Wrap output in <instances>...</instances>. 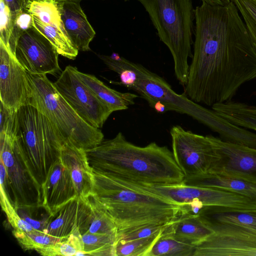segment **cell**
<instances>
[{
  "label": "cell",
  "instance_id": "1",
  "mask_svg": "<svg viewBox=\"0 0 256 256\" xmlns=\"http://www.w3.org/2000/svg\"><path fill=\"white\" fill-rule=\"evenodd\" d=\"M194 52L184 93L212 106L231 100L245 83L256 78V50L235 4L194 9Z\"/></svg>",
  "mask_w": 256,
  "mask_h": 256
},
{
  "label": "cell",
  "instance_id": "2",
  "mask_svg": "<svg viewBox=\"0 0 256 256\" xmlns=\"http://www.w3.org/2000/svg\"><path fill=\"white\" fill-rule=\"evenodd\" d=\"M85 151L93 170L124 183L168 186L182 183L184 179L166 146L155 142L138 146L121 132Z\"/></svg>",
  "mask_w": 256,
  "mask_h": 256
},
{
  "label": "cell",
  "instance_id": "3",
  "mask_svg": "<svg viewBox=\"0 0 256 256\" xmlns=\"http://www.w3.org/2000/svg\"><path fill=\"white\" fill-rule=\"evenodd\" d=\"M93 172L92 194L114 222L118 234L146 226L168 225L184 210L183 205Z\"/></svg>",
  "mask_w": 256,
  "mask_h": 256
},
{
  "label": "cell",
  "instance_id": "4",
  "mask_svg": "<svg viewBox=\"0 0 256 256\" xmlns=\"http://www.w3.org/2000/svg\"><path fill=\"white\" fill-rule=\"evenodd\" d=\"M99 58L118 74L120 81L118 84L136 92L157 112L174 111L186 114L206 125L212 110L194 102L184 92L177 94L160 76L116 52L110 56L100 55Z\"/></svg>",
  "mask_w": 256,
  "mask_h": 256
},
{
  "label": "cell",
  "instance_id": "5",
  "mask_svg": "<svg viewBox=\"0 0 256 256\" xmlns=\"http://www.w3.org/2000/svg\"><path fill=\"white\" fill-rule=\"evenodd\" d=\"M148 14L160 41L169 49L174 62V74L185 86L192 58L194 9L192 0H138Z\"/></svg>",
  "mask_w": 256,
  "mask_h": 256
},
{
  "label": "cell",
  "instance_id": "6",
  "mask_svg": "<svg viewBox=\"0 0 256 256\" xmlns=\"http://www.w3.org/2000/svg\"><path fill=\"white\" fill-rule=\"evenodd\" d=\"M32 94L28 104L36 108L58 129L66 142L87 150L99 145L104 135L86 122L58 92L46 74L28 72Z\"/></svg>",
  "mask_w": 256,
  "mask_h": 256
},
{
  "label": "cell",
  "instance_id": "7",
  "mask_svg": "<svg viewBox=\"0 0 256 256\" xmlns=\"http://www.w3.org/2000/svg\"><path fill=\"white\" fill-rule=\"evenodd\" d=\"M18 114V136L32 172L42 186L50 168L59 158L66 141L54 125L33 106H22Z\"/></svg>",
  "mask_w": 256,
  "mask_h": 256
},
{
  "label": "cell",
  "instance_id": "8",
  "mask_svg": "<svg viewBox=\"0 0 256 256\" xmlns=\"http://www.w3.org/2000/svg\"><path fill=\"white\" fill-rule=\"evenodd\" d=\"M0 185L14 208L42 206V186L29 164L20 138L0 135Z\"/></svg>",
  "mask_w": 256,
  "mask_h": 256
},
{
  "label": "cell",
  "instance_id": "9",
  "mask_svg": "<svg viewBox=\"0 0 256 256\" xmlns=\"http://www.w3.org/2000/svg\"><path fill=\"white\" fill-rule=\"evenodd\" d=\"M122 183L160 196L180 205L199 202L204 206H209L208 210L212 212H256V201L242 194L223 189L190 186L184 182L168 186Z\"/></svg>",
  "mask_w": 256,
  "mask_h": 256
},
{
  "label": "cell",
  "instance_id": "10",
  "mask_svg": "<svg viewBox=\"0 0 256 256\" xmlns=\"http://www.w3.org/2000/svg\"><path fill=\"white\" fill-rule=\"evenodd\" d=\"M172 152L184 178L212 172L218 164L220 156L212 135L206 136L184 130L180 126L170 130Z\"/></svg>",
  "mask_w": 256,
  "mask_h": 256
},
{
  "label": "cell",
  "instance_id": "11",
  "mask_svg": "<svg viewBox=\"0 0 256 256\" xmlns=\"http://www.w3.org/2000/svg\"><path fill=\"white\" fill-rule=\"evenodd\" d=\"M200 220L212 232L195 246L193 256H256V231Z\"/></svg>",
  "mask_w": 256,
  "mask_h": 256
},
{
  "label": "cell",
  "instance_id": "12",
  "mask_svg": "<svg viewBox=\"0 0 256 256\" xmlns=\"http://www.w3.org/2000/svg\"><path fill=\"white\" fill-rule=\"evenodd\" d=\"M76 68L66 66L53 84L76 112L88 124L102 127L113 112L80 80Z\"/></svg>",
  "mask_w": 256,
  "mask_h": 256
},
{
  "label": "cell",
  "instance_id": "13",
  "mask_svg": "<svg viewBox=\"0 0 256 256\" xmlns=\"http://www.w3.org/2000/svg\"><path fill=\"white\" fill-rule=\"evenodd\" d=\"M58 53L50 41L33 26L19 36L14 56L22 66L32 74H54L60 70Z\"/></svg>",
  "mask_w": 256,
  "mask_h": 256
},
{
  "label": "cell",
  "instance_id": "14",
  "mask_svg": "<svg viewBox=\"0 0 256 256\" xmlns=\"http://www.w3.org/2000/svg\"><path fill=\"white\" fill-rule=\"evenodd\" d=\"M32 94L28 72L0 41V102L11 112L28 104Z\"/></svg>",
  "mask_w": 256,
  "mask_h": 256
},
{
  "label": "cell",
  "instance_id": "15",
  "mask_svg": "<svg viewBox=\"0 0 256 256\" xmlns=\"http://www.w3.org/2000/svg\"><path fill=\"white\" fill-rule=\"evenodd\" d=\"M212 139L220 160L210 173L256 184V149L226 142L213 136Z\"/></svg>",
  "mask_w": 256,
  "mask_h": 256
},
{
  "label": "cell",
  "instance_id": "16",
  "mask_svg": "<svg viewBox=\"0 0 256 256\" xmlns=\"http://www.w3.org/2000/svg\"><path fill=\"white\" fill-rule=\"evenodd\" d=\"M77 196L70 174L59 158L50 168L42 184V206L54 216Z\"/></svg>",
  "mask_w": 256,
  "mask_h": 256
},
{
  "label": "cell",
  "instance_id": "17",
  "mask_svg": "<svg viewBox=\"0 0 256 256\" xmlns=\"http://www.w3.org/2000/svg\"><path fill=\"white\" fill-rule=\"evenodd\" d=\"M90 208L88 198L77 196L52 216L44 232L58 238L87 231Z\"/></svg>",
  "mask_w": 256,
  "mask_h": 256
},
{
  "label": "cell",
  "instance_id": "18",
  "mask_svg": "<svg viewBox=\"0 0 256 256\" xmlns=\"http://www.w3.org/2000/svg\"><path fill=\"white\" fill-rule=\"evenodd\" d=\"M60 158L70 174L78 196L86 198L92 194L94 172L85 150L65 142Z\"/></svg>",
  "mask_w": 256,
  "mask_h": 256
},
{
  "label": "cell",
  "instance_id": "19",
  "mask_svg": "<svg viewBox=\"0 0 256 256\" xmlns=\"http://www.w3.org/2000/svg\"><path fill=\"white\" fill-rule=\"evenodd\" d=\"M61 18L64 30L78 51L90 50V43L96 32L82 10L80 1L60 2Z\"/></svg>",
  "mask_w": 256,
  "mask_h": 256
},
{
  "label": "cell",
  "instance_id": "20",
  "mask_svg": "<svg viewBox=\"0 0 256 256\" xmlns=\"http://www.w3.org/2000/svg\"><path fill=\"white\" fill-rule=\"evenodd\" d=\"M212 232L198 214L185 211L168 225L162 233L182 242L196 246Z\"/></svg>",
  "mask_w": 256,
  "mask_h": 256
},
{
  "label": "cell",
  "instance_id": "21",
  "mask_svg": "<svg viewBox=\"0 0 256 256\" xmlns=\"http://www.w3.org/2000/svg\"><path fill=\"white\" fill-rule=\"evenodd\" d=\"M76 72L98 98L112 112L127 110L134 104L135 100L138 97L134 94L122 92L112 89L93 75L82 72L78 69Z\"/></svg>",
  "mask_w": 256,
  "mask_h": 256
},
{
  "label": "cell",
  "instance_id": "22",
  "mask_svg": "<svg viewBox=\"0 0 256 256\" xmlns=\"http://www.w3.org/2000/svg\"><path fill=\"white\" fill-rule=\"evenodd\" d=\"M183 182L190 186L232 191L256 202V184L238 178L209 173L184 178Z\"/></svg>",
  "mask_w": 256,
  "mask_h": 256
},
{
  "label": "cell",
  "instance_id": "23",
  "mask_svg": "<svg viewBox=\"0 0 256 256\" xmlns=\"http://www.w3.org/2000/svg\"><path fill=\"white\" fill-rule=\"evenodd\" d=\"M212 109L231 123L256 131V106L230 100L212 106Z\"/></svg>",
  "mask_w": 256,
  "mask_h": 256
},
{
  "label": "cell",
  "instance_id": "24",
  "mask_svg": "<svg viewBox=\"0 0 256 256\" xmlns=\"http://www.w3.org/2000/svg\"><path fill=\"white\" fill-rule=\"evenodd\" d=\"M32 16L33 26L50 41L59 54L70 60L76 58L78 50L73 45L66 32L42 22L34 15Z\"/></svg>",
  "mask_w": 256,
  "mask_h": 256
},
{
  "label": "cell",
  "instance_id": "25",
  "mask_svg": "<svg viewBox=\"0 0 256 256\" xmlns=\"http://www.w3.org/2000/svg\"><path fill=\"white\" fill-rule=\"evenodd\" d=\"M26 11L36 16L42 22L66 32L61 18L60 2L56 0H29Z\"/></svg>",
  "mask_w": 256,
  "mask_h": 256
},
{
  "label": "cell",
  "instance_id": "26",
  "mask_svg": "<svg viewBox=\"0 0 256 256\" xmlns=\"http://www.w3.org/2000/svg\"><path fill=\"white\" fill-rule=\"evenodd\" d=\"M118 234H92L81 236L86 256H116L114 244Z\"/></svg>",
  "mask_w": 256,
  "mask_h": 256
},
{
  "label": "cell",
  "instance_id": "27",
  "mask_svg": "<svg viewBox=\"0 0 256 256\" xmlns=\"http://www.w3.org/2000/svg\"><path fill=\"white\" fill-rule=\"evenodd\" d=\"M87 198L90 208V214L86 232L118 234L116 226L100 204L92 194Z\"/></svg>",
  "mask_w": 256,
  "mask_h": 256
},
{
  "label": "cell",
  "instance_id": "28",
  "mask_svg": "<svg viewBox=\"0 0 256 256\" xmlns=\"http://www.w3.org/2000/svg\"><path fill=\"white\" fill-rule=\"evenodd\" d=\"M198 215L201 219L237 225L256 232V212H211L202 209Z\"/></svg>",
  "mask_w": 256,
  "mask_h": 256
},
{
  "label": "cell",
  "instance_id": "29",
  "mask_svg": "<svg viewBox=\"0 0 256 256\" xmlns=\"http://www.w3.org/2000/svg\"><path fill=\"white\" fill-rule=\"evenodd\" d=\"M162 232L148 256H193L194 246L176 240Z\"/></svg>",
  "mask_w": 256,
  "mask_h": 256
},
{
  "label": "cell",
  "instance_id": "30",
  "mask_svg": "<svg viewBox=\"0 0 256 256\" xmlns=\"http://www.w3.org/2000/svg\"><path fill=\"white\" fill-rule=\"evenodd\" d=\"M12 234L24 250L36 252L46 246L64 241L68 238L54 236L35 229L28 232L14 229Z\"/></svg>",
  "mask_w": 256,
  "mask_h": 256
},
{
  "label": "cell",
  "instance_id": "31",
  "mask_svg": "<svg viewBox=\"0 0 256 256\" xmlns=\"http://www.w3.org/2000/svg\"><path fill=\"white\" fill-rule=\"evenodd\" d=\"M163 231L144 238L127 241L117 240L114 244L116 256H148Z\"/></svg>",
  "mask_w": 256,
  "mask_h": 256
},
{
  "label": "cell",
  "instance_id": "32",
  "mask_svg": "<svg viewBox=\"0 0 256 256\" xmlns=\"http://www.w3.org/2000/svg\"><path fill=\"white\" fill-rule=\"evenodd\" d=\"M81 236L80 234H72L66 240L46 246L37 252L42 256H75L78 252L83 250Z\"/></svg>",
  "mask_w": 256,
  "mask_h": 256
},
{
  "label": "cell",
  "instance_id": "33",
  "mask_svg": "<svg viewBox=\"0 0 256 256\" xmlns=\"http://www.w3.org/2000/svg\"><path fill=\"white\" fill-rule=\"evenodd\" d=\"M240 12L256 50V0H230Z\"/></svg>",
  "mask_w": 256,
  "mask_h": 256
},
{
  "label": "cell",
  "instance_id": "34",
  "mask_svg": "<svg viewBox=\"0 0 256 256\" xmlns=\"http://www.w3.org/2000/svg\"><path fill=\"white\" fill-rule=\"evenodd\" d=\"M0 203L2 210L6 214L8 221L14 229H18L25 232L32 231L34 228L18 214L8 197L5 188L0 185Z\"/></svg>",
  "mask_w": 256,
  "mask_h": 256
},
{
  "label": "cell",
  "instance_id": "35",
  "mask_svg": "<svg viewBox=\"0 0 256 256\" xmlns=\"http://www.w3.org/2000/svg\"><path fill=\"white\" fill-rule=\"evenodd\" d=\"M0 135L17 136L19 129L18 112H11L0 102Z\"/></svg>",
  "mask_w": 256,
  "mask_h": 256
},
{
  "label": "cell",
  "instance_id": "36",
  "mask_svg": "<svg viewBox=\"0 0 256 256\" xmlns=\"http://www.w3.org/2000/svg\"><path fill=\"white\" fill-rule=\"evenodd\" d=\"M0 41L9 50V43L15 18L12 16L9 8L3 0H0Z\"/></svg>",
  "mask_w": 256,
  "mask_h": 256
},
{
  "label": "cell",
  "instance_id": "37",
  "mask_svg": "<svg viewBox=\"0 0 256 256\" xmlns=\"http://www.w3.org/2000/svg\"><path fill=\"white\" fill-rule=\"evenodd\" d=\"M166 226L150 225L118 234L117 240L124 241L147 238L162 232Z\"/></svg>",
  "mask_w": 256,
  "mask_h": 256
},
{
  "label": "cell",
  "instance_id": "38",
  "mask_svg": "<svg viewBox=\"0 0 256 256\" xmlns=\"http://www.w3.org/2000/svg\"><path fill=\"white\" fill-rule=\"evenodd\" d=\"M9 8L14 18L20 13L26 12L29 0H3Z\"/></svg>",
  "mask_w": 256,
  "mask_h": 256
},
{
  "label": "cell",
  "instance_id": "39",
  "mask_svg": "<svg viewBox=\"0 0 256 256\" xmlns=\"http://www.w3.org/2000/svg\"><path fill=\"white\" fill-rule=\"evenodd\" d=\"M56 1H58V2H64V1H68V0H78V1H80V0H56ZM125 1H126V0H124Z\"/></svg>",
  "mask_w": 256,
  "mask_h": 256
}]
</instances>
